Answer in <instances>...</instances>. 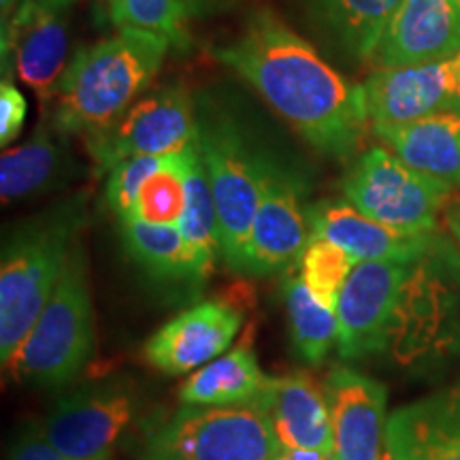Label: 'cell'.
<instances>
[{
	"instance_id": "1",
	"label": "cell",
	"mask_w": 460,
	"mask_h": 460,
	"mask_svg": "<svg viewBox=\"0 0 460 460\" xmlns=\"http://www.w3.org/2000/svg\"><path fill=\"white\" fill-rule=\"evenodd\" d=\"M214 56L320 154L343 160L358 147L369 122L362 85L349 84L271 9L254 11Z\"/></svg>"
},
{
	"instance_id": "2",
	"label": "cell",
	"mask_w": 460,
	"mask_h": 460,
	"mask_svg": "<svg viewBox=\"0 0 460 460\" xmlns=\"http://www.w3.org/2000/svg\"><path fill=\"white\" fill-rule=\"evenodd\" d=\"M169 48V39L139 28L79 48L58 84L51 124L82 137L111 126L152 85Z\"/></svg>"
},
{
	"instance_id": "3",
	"label": "cell",
	"mask_w": 460,
	"mask_h": 460,
	"mask_svg": "<svg viewBox=\"0 0 460 460\" xmlns=\"http://www.w3.org/2000/svg\"><path fill=\"white\" fill-rule=\"evenodd\" d=\"M85 220V194L62 200L7 234L0 258V358L13 360L54 295Z\"/></svg>"
},
{
	"instance_id": "4",
	"label": "cell",
	"mask_w": 460,
	"mask_h": 460,
	"mask_svg": "<svg viewBox=\"0 0 460 460\" xmlns=\"http://www.w3.org/2000/svg\"><path fill=\"white\" fill-rule=\"evenodd\" d=\"M94 349L88 262L82 243H75L54 295L37 324L20 345L7 371L20 384L60 388L73 382Z\"/></svg>"
},
{
	"instance_id": "5",
	"label": "cell",
	"mask_w": 460,
	"mask_h": 460,
	"mask_svg": "<svg viewBox=\"0 0 460 460\" xmlns=\"http://www.w3.org/2000/svg\"><path fill=\"white\" fill-rule=\"evenodd\" d=\"M279 450L256 402L183 405L149 424L139 444L141 460H275Z\"/></svg>"
},
{
	"instance_id": "6",
	"label": "cell",
	"mask_w": 460,
	"mask_h": 460,
	"mask_svg": "<svg viewBox=\"0 0 460 460\" xmlns=\"http://www.w3.org/2000/svg\"><path fill=\"white\" fill-rule=\"evenodd\" d=\"M199 147L216 205L222 258L230 271L243 273L261 200L262 152L252 149L234 119L209 109L199 118Z\"/></svg>"
},
{
	"instance_id": "7",
	"label": "cell",
	"mask_w": 460,
	"mask_h": 460,
	"mask_svg": "<svg viewBox=\"0 0 460 460\" xmlns=\"http://www.w3.org/2000/svg\"><path fill=\"white\" fill-rule=\"evenodd\" d=\"M343 197L360 214L410 233H435L452 186L405 164L388 147H371L341 181Z\"/></svg>"
},
{
	"instance_id": "8",
	"label": "cell",
	"mask_w": 460,
	"mask_h": 460,
	"mask_svg": "<svg viewBox=\"0 0 460 460\" xmlns=\"http://www.w3.org/2000/svg\"><path fill=\"white\" fill-rule=\"evenodd\" d=\"M199 143L192 94L175 82L139 101L111 126L84 137L99 172L135 156H177Z\"/></svg>"
},
{
	"instance_id": "9",
	"label": "cell",
	"mask_w": 460,
	"mask_h": 460,
	"mask_svg": "<svg viewBox=\"0 0 460 460\" xmlns=\"http://www.w3.org/2000/svg\"><path fill=\"white\" fill-rule=\"evenodd\" d=\"M418 262H358L337 303V352L358 360L388 348Z\"/></svg>"
},
{
	"instance_id": "10",
	"label": "cell",
	"mask_w": 460,
	"mask_h": 460,
	"mask_svg": "<svg viewBox=\"0 0 460 460\" xmlns=\"http://www.w3.org/2000/svg\"><path fill=\"white\" fill-rule=\"evenodd\" d=\"M305 183L296 171L262 152L261 200L245 250L243 275L262 278L290 267L312 239Z\"/></svg>"
},
{
	"instance_id": "11",
	"label": "cell",
	"mask_w": 460,
	"mask_h": 460,
	"mask_svg": "<svg viewBox=\"0 0 460 460\" xmlns=\"http://www.w3.org/2000/svg\"><path fill=\"white\" fill-rule=\"evenodd\" d=\"M62 11L49 0H22L3 22V79H20L41 105L56 101L58 84L68 66V28Z\"/></svg>"
},
{
	"instance_id": "12",
	"label": "cell",
	"mask_w": 460,
	"mask_h": 460,
	"mask_svg": "<svg viewBox=\"0 0 460 460\" xmlns=\"http://www.w3.org/2000/svg\"><path fill=\"white\" fill-rule=\"evenodd\" d=\"M135 413L130 386L107 384L58 401L39 433L73 460H111Z\"/></svg>"
},
{
	"instance_id": "13",
	"label": "cell",
	"mask_w": 460,
	"mask_h": 460,
	"mask_svg": "<svg viewBox=\"0 0 460 460\" xmlns=\"http://www.w3.org/2000/svg\"><path fill=\"white\" fill-rule=\"evenodd\" d=\"M458 73V54L416 65L377 68L362 84L367 119L373 124H402L454 111Z\"/></svg>"
},
{
	"instance_id": "14",
	"label": "cell",
	"mask_w": 460,
	"mask_h": 460,
	"mask_svg": "<svg viewBox=\"0 0 460 460\" xmlns=\"http://www.w3.org/2000/svg\"><path fill=\"white\" fill-rule=\"evenodd\" d=\"M243 326V314L233 303L211 298L177 314L147 339L146 360L166 376L194 373L226 354Z\"/></svg>"
},
{
	"instance_id": "15",
	"label": "cell",
	"mask_w": 460,
	"mask_h": 460,
	"mask_svg": "<svg viewBox=\"0 0 460 460\" xmlns=\"http://www.w3.org/2000/svg\"><path fill=\"white\" fill-rule=\"evenodd\" d=\"M322 390L332 429L329 460H386V386L349 367H335Z\"/></svg>"
},
{
	"instance_id": "16",
	"label": "cell",
	"mask_w": 460,
	"mask_h": 460,
	"mask_svg": "<svg viewBox=\"0 0 460 460\" xmlns=\"http://www.w3.org/2000/svg\"><path fill=\"white\" fill-rule=\"evenodd\" d=\"M312 237L343 247L356 262H422L439 247L435 233H410L360 214L348 200H320L307 207Z\"/></svg>"
},
{
	"instance_id": "17",
	"label": "cell",
	"mask_w": 460,
	"mask_h": 460,
	"mask_svg": "<svg viewBox=\"0 0 460 460\" xmlns=\"http://www.w3.org/2000/svg\"><path fill=\"white\" fill-rule=\"evenodd\" d=\"M460 51V0H401L373 60L379 68L441 60Z\"/></svg>"
},
{
	"instance_id": "18",
	"label": "cell",
	"mask_w": 460,
	"mask_h": 460,
	"mask_svg": "<svg viewBox=\"0 0 460 460\" xmlns=\"http://www.w3.org/2000/svg\"><path fill=\"white\" fill-rule=\"evenodd\" d=\"M386 460H460V384L388 418Z\"/></svg>"
},
{
	"instance_id": "19",
	"label": "cell",
	"mask_w": 460,
	"mask_h": 460,
	"mask_svg": "<svg viewBox=\"0 0 460 460\" xmlns=\"http://www.w3.org/2000/svg\"><path fill=\"white\" fill-rule=\"evenodd\" d=\"M82 166L73 154L66 132L41 122L31 139L4 149L0 156V197L3 203L37 199L77 180Z\"/></svg>"
},
{
	"instance_id": "20",
	"label": "cell",
	"mask_w": 460,
	"mask_h": 460,
	"mask_svg": "<svg viewBox=\"0 0 460 460\" xmlns=\"http://www.w3.org/2000/svg\"><path fill=\"white\" fill-rule=\"evenodd\" d=\"M271 420L281 447L332 452L331 413L324 390L315 386L307 373L267 377L254 401Z\"/></svg>"
},
{
	"instance_id": "21",
	"label": "cell",
	"mask_w": 460,
	"mask_h": 460,
	"mask_svg": "<svg viewBox=\"0 0 460 460\" xmlns=\"http://www.w3.org/2000/svg\"><path fill=\"white\" fill-rule=\"evenodd\" d=\"M373 132L411 169L452 188L460 186V111L402 124H373Z\"/></svg>"
},
{
	"instance_id": "22",
	"label": "cell",
	"mask_w": 460,
	"mask_h": 460,
	"mask_svg": "<svg viewBox=\"0 0 460 460\" xmlns=\"http://www.w3.org/2000/svg\"><path fill=\"white\" fill-rule=\"evenodd\" d=\"M267 382L252 339L245 337L237 348L207 362L190 376L180 388L183 405H243L261 394Z\"/></svg>"
},
{
	"instance_id": "23",
	"label": "cell",
	"mask_w": 460,
	"mask_h": 460,
	"mask_svg": "<svg viewBox=\"0 0 460 460\" xmlns=\"http://www.w3.org/2000/svg\"><path fill=\"white\" fill-rule=\"evenodd\" d=\"M322 31L356 60L376 54L401 0H307Z\"/></svg>"
},
{
	"instance_id": "24",
	"label": "cell",
	"mask_w": 460,
	"mask_h": 460,
	"mask_svg": "<svg viewBox=\"0 0 460 460\" xmlns=\"http://www.w3.org/2000/svg\"><path fill=\"white\" fill-rule=\"evenodd\" d=\"M186 183L188 200L180 228L188 245L192 288H199L209 279L216 267V258L217 254H222L216 205L214 197H211L209 180H207V171L199 146L190 154Z\"/></svg>"
},
{
	"instance_id": "25",
	"label": "cell",
	"mask_w": 460,
	"mask_h": 460,
	"mask_svg": "<svg viewBox=\"0 0 460 460\" xmlns=\"http://www.w3.org/2000/svg\"><path fill=\"white\" fill-rule=\"evenodd\" d=\"M119 237L124 250L135 264L149 278L160 281H183L192 286L190 278L188 245L180 226H158L137 220V217H118Z\"/></svg>"
},
{
	"instance_id": "26",
	"label": "cell",
	"mask_w": 460,
	"mask_h": 460,
	"mask_svg": "<svg viewBox=\"0 0 460 460\" xmlns=\"http://www.w3.org/2000/svg\"><path fill=\"white\" fill-rule=\"evenodd\" d=\"M288 329L296 354L307 365H320L337 345V312H331L305 286L301 275H290L284 284Z\"/></svg>"
},
{
	"instance_id": "27",
	"label": "cell",
	"mask_w": 460,
	"mask_h": 460,
	"mask_svg": "<svg viewBox=\"0 0 460 460\" xmlns=\"http://www.w3.org/2000/svg\"><path fill=\"white\" fill-rule=\"evenodd\" d=\"M197 146L169 156L156 172L147 177L137 194L132 217L158 226H180L188 200V160Z\"/></svg>"
},
{
	"instance_id": "28",
	"label": "cell",
	"mask_w": 460,
	"mask_h": 460,
	"mask_svg": "<svg viewBox=\"0 0 460 460\" xmlns=\"http://www.w3.org/2000/svg\"><path fill=\"white\" fill-rule=\"evenodd\" d=\"M115 28H139L169 39L172 48H190L188 9L183 0H107Z\"/></svg>"
},
{
	"instance_id": "29",
	"label": "cell",
	"mask_w": 460,
	"mask_h": 460,
	"mask_svg": "<svg viewBox=\"0 0 460 460\" xmlns=\"http://www.w3.org/2000/svg\"><path fill=\"white\" fill-rule=\"evenodd\" d=\"M356 264L343 247L329 239L312 237L298 258V275L324 307L337 312L339 296Z\"/></svg>"
},
{
	"instance_id": "30",
	"label": "cell",
	"mask_w": 460,
	"mask_h": 460,
	"mask_svg": "<svg viewBox=\"0 0 460 460\" xmlns=\"http://www.w3.org/2000/svg\"><path fill=\"white\" fill-rule=\"evenodd\" d=\"M169 156H135L122 160L107 172L105 203L118 217L132 216L137 194L152 172H156Z\"/></svg>"
},
{
	"instance_id": "31",
	"label": "cell",
	"mask_w": 460,
	"mask_h": 460,
	"mask_svg": "<svg viewBox=\"0 0 460 460\" xmlns=\"http://www.w3.org/2000/svg\"><path fill=\"white\" fill-rule=\"evenodd\" d=\"M28 101L13 82L0 84V146L7 149L22 135L26 124Z\"/></svg>"
},
{
	"instance_id": "32",
	"label": "cell",
	"mask_w": 460,
	"mask_h": 460,
	"mask_svg": "<svg viewBox=\"0 0 460 460\" xmlns=\"http://www.w3.org/2000/svg\"><path fill=\"white\" fill-rule=\"evenodd\" d=\"M9 460H73L58 452L41 433H24L15 441Z\"/></svg>"
},
{
	"instance_id": "33",
	"label": "cell",
	"mask_w": 460,
	"mask_h": 460,
	"mask_svg": "<svg viewBox=\"0 0 460 460\" xmlns=\"http://www.w3.org/2000/svg\"><path fill=\"white\" fill-rule=\"evenodd\" d=\"M331 456L318 450H303V447H281L275 460H329Z\"/></svg>"
},
{
	"instance_id": "34",
	"label": "cell",
	"mask_w": 460,
	"mask_h": 460,
	"mask_svg": "<svg viewBox=\"0 0 460 460\" xmlns=\"http://www.w3.org/2000/svg\"><path fill=\"white\" fill-rule=\"evenodd\" d=\"M444 217H446V226L450 230V234L456 241L460 247V199L450 200L444 209Z\"/></svg>"
},
{
	"instance_id": "35",
	"label": "cell",
	"mask_w": 460,
	"mask_h": 460,
	"mask_svg": "<svg viewBox=\"0 0 460 460\" xmlns=\"http://www.w3.org/2000/svg\"><path fill=\"white\" fill-rule=\"evenodd\" d=\"M190 17H205L220 9L226 0H183Z\"/></svg>"
},
{
	"instance_id": "36",
	"label": "cell",
	"mask_w": 460,
	"mask_h": 460,
	"mask_svg": "<svg viewBox=\"0 0 460 460\" xmlns=\"http://www.w3.org/2000/svg\"><path fill=\"white\" fill-rule=\"evenodd\" d=\"M20 4H22V0H0V13H3V22L9 20Z\"/></svg>"
},
{
	"instance_id": "37",
	"label": "cell",
	"mask_w": 460,
	"mask_h": 460,
	"mask_svg": "<svg viewBox=\"0 0 460 460\" xmlns=\"http://www.w3.org/2000/svg\"><path fill=\"white\" fill-rule=\"evenodd\" d=\"M458 65H460V51H458ZM454 111H460V73H458V92H456V107Z\"/></svg>"
}]
</instances>
